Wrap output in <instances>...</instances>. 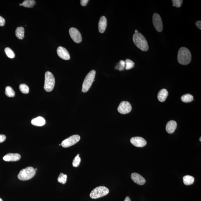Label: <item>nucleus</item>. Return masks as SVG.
I'll use <instances>...</instances> for the list:
<instances>
[{
	"label": "nucleus",
	"mask_w": 201,
	"mask_h": 201,
	"mask_svg": "<svg viewBox=\"0 0 201 201\" xmlns=\"http://www.w3.org/2000/svg\"><path fill=\"white\" fill-rule=\"evenodd\" d=\"M196 25L200 29H201V21H198L196 22Z\"/></svg>",
	"instance_id": "72a5a7b5"
},
{
	"label": "nucleus",
	"mask_w": 201,
	"mask_h": 201,
	"mask_svg": "<svg viewBox=\"0 0 201 201\" xmlns=\"http://www.w3.org/2000/svg\"><path fill=\"white\" fill-rule=\"evenodd\" d=\"M177 127V123L174 120H171L166 125V130L169 134L174 132Z\"/></svg>",
	"instance_id": "dca6fc26"
},
{
	"label": "nucleus",
	"mask_w": 201,
	"mask_h": 201,
	"mask_svg": "<svg viewBox=\"0 0 201 201\" xmlns=\"http://www.w3.org/2000/svg\"><path fill=\"white\" fill-rule=\"evenodd\" d=\"M5 21L4 18L0 16V26L2 27L5 25Z\"/></svg>",
	"instance_id": "7c9ffc66"
},
{
	"label": "nucleus",
	"mask_w": 201,
	"mask_h": 201,
	"mask_svg": "<svg viewBox=\"0 0 201 201\" xmlns=\"http://www.w3.org/2000/svg\"><path fill=\"white\" fill-rule=\"evenodd\" d=\"M201 138L200 137V139H199V140H200V141H201Z\"/></svg>",
	"instance_id": "ea45409f"
},
{
	"label": "nucleus",
	"mask_w": 201,
	"mask_h": 201,
	"mask_svg": "<svg viewBox=\"0 0 201 201\" xmlns=\"http://www.w3.org/2000/svg\"><path fill=\"white\" fill-rule=\"evenodd\" d=\"M5 52L8 57L9 58H14L15 57V54L12 49L9 47H6L5 49Z\"/></svg>",
	"instance_id": "393cba45"
},
{
	"label": "nucleus",
	"mask_w": 201,
	"mask_h": 201,
	"mask_svg": "<svg viewBox=\"0 0 201 201\" xmlns=\"http://www.w3.org/2000/svg\"><path fill=\"white\" fill-rule=\"evenodd\" d=\"M19 5L20 6H22V4H19Z\"/></svg>",
	"instance_id": "4c0bfd02"
},
{
	"label": "nucleus",
	"mask_w": 201,
	"mask_h": 201,
	"mask_svg": "<svg viewBox=\"0 0 201 201\" xmlns=\"http://www.w3.org/2000/svg\"><path fill=\"white\" fill-rule=\"evenodd\" d=\"M132 107L129 102L123 101L120 103L118 108V112L121 114H126L131 111Z\"/></svg>",
	"instance_id": "9d476101"
},
{
	"label": "nucleus",
	"mask_w": 201,
	"mask_h": 201,
	"mask_svg": "<svg viewBox=\"0 0 201 201\" xmlns=\"http://www.w3.org/2000/svg\"><path fill=\"white\" fill-rule=\"evenodd\" d=\"M80 136L78 135H73L67 138L62 141L61 145L63 147L66 148L76 144L80 141Z\"/></svg>",
	"instance_id": "0eeeda50"
},
{
	"label": "nucleus",
	"mask_w": 201,
	"mask_h": 201,
	"mask_svg": "<svg viewBox=\"0 0 201 201\" xmlns=\"http://www.w3.org/2000/svg\"><path fill=\"white\" fill-rule=\"evenodd\" d=\"M21 158V155L19 154L9 153L3 157V159L7 162H15L19 161Z\"/></svg>",
	"instance_id": "4468645a"
},
{
	"label": "nucleus",
	"mask_w": 201,
	"mask_h": 201,
	"mask_svg": "<svg viewBox=\"0 0 201 201\" xmlns=\"http://www.w3.org/2000/svg\"><path fill=\"white\" fill-rule=\"evenodd\" d=\"M67 175L66 174H64L63 173H61L59 175L57 180L59 182L63 184H65L66 182Z\"/></svg>",
	"instance_id": "a878e982"
},
{
	"label": "nucleus",
	"mask_w": 201,
	"mask_h": 201,
	"mask_svg": "<svg viewBox=\"0 0 201 201\" xmlns=\"http://www.w3.org/2000/svg\"><path fill=\"white\" fill-rule=\"evenodd\" d=\"M55 83V78L53 74L50 72H46L44 85V89L47 92L52 91L54 88Z\"/></svg>",
	"instance_id": "39448f33"
},
{
	"label": "nucleus",
	"mask_w": 201,
	"mask_h": 201,
	"mask_svg": "<svg viewBox=\"0 0 201 201\" xmlns=\"http://www.w3.org/2000/svg\"><path fill=\"white\" fill-rule=\"evenodd\" d=\"M109 190L104 186H99L92 191L90 194V197L93 199H97L107 195Z\"/></svg>",
	"instance_id": "423d86ee"
},
{
	"label": "nucleus",
	"mask_w": 201,
	"mask_h": 201,
	"mask_svg": "<svg viewBox=\"0 0 201 201\" xmlns=\"http://www.w3.org/2000/svg\"><path fill=\"white\" fill-rule=\"evenodd\" d=\"M95 74L96 71L95 70L90 71L87 74L82 84V91L83 93H87L90 90L93 82L95 81Z\"/></svg>",
	"instance_id": "20e7f679"
},
{
	"label": "nucleus",
	"mask_w": 201,
	"mask_h": 201,
	"mask_svg": "<svg viewBox=\"0 0 201 201\" xmlns=\"http://www.w3.org/2000/svg\"><path fill=\"white\" fill-rule=\"evenodd\" d=\"M107 26V20L104 16H102L100 18L98 23V30L101 33L105 32Z\"/></svg>",
	"instance_id": "2eb2a0df"
},
{
	"label": "nucleus",
	"mask_w": 201,
	"mask_h": 201,
	"mask_svg": "<svg viewBox=\"0 0 201 201\" xmlns=\"http://www.w3.org/2000/svg\"><path fill=\"white\" fill-rule=\"evenodd\" d=\"M80 161H81V159L80 157V154H78L73 159V162H72V165L73 167H78L80 165Z\"/></svg>",
	"instance_id": "c85d7f7f"
},
{
	"label": "nucleus",
	"mask_w": 201,
	"mask_h": 201,
	"mask_svg": "<svg viewBox=\"0 0 201 201\" xmlns=\"http://www.w3.org/2000/svg\"><path fill=\"white\" fill-rule=\"evenodd\" d=\"M153 23L156 31L159 32L163 30V23L160 16L157 13H155L153 15Z\"/></svg>",
	"instance_id": "6e6552de"
},
{
	"label": "nucleus",
	"mask_w": 201,
	"mask_h": 201,
	"mask_svg": "<svg viewBox=\"0 0 201 201\" xmlns=\"http://www.w3.org/2000/svg\"><path fill=\"white\" fill-rule=\"evenodd\" d=\"M35 170H36V171L37 170V168H36V169H35Z\"/></svg>",
	"instance_id": "58836bf2"
},
{
	"label": "nucleus",
	"mask_w": 201,
	"mask_h": 201,
	"mask_svg": "<svg viewBox=\"0 0 201 201\" xmlns=\"http://www.w3.org/2000/svg\"><path fill=\"white\" fill-rule=\"evenodd\" d=\"M125 68V62L124 60H120L119 63H117L115 66V69L119 71H122Z\"/></svg>",
	"instance_id": "bb28decb"
},
{
	"label": "nucleus",
	"mask_w": 201,
	"mask_h": 201,
	"mask_svg": "<svg viewBox=\"0 0 201 201\" xmlns=\"http://www.w3.org/2000/svg\"><path fill=\"white\" fill-rule=\"evenodd\" d=\"M131 177L133 182L136 183L138 185H144L146 182L145 179L142 176L136 173H133L132 174H131Z\"/></svg>",
	"instance_id": "ddd939ff"
},
{
	"label": "nucleus",
	"mask_w": 201,
	"mask_h": 201,
	"mask_svg": "<svg viewBox=\"0 0 201 201\" xmlns=\"http://www.w3.org/2000/svg\"><path fill=\"white\" fill-rule=\"evenodd\" d=\"M70 36L74 42L80 43L82 41L81 34L78 29L75 28H71L69 30Z\"/></svg>",
	"instance_id": "1a4fd4ad"
},
{
	"label": "nucleus",
	"mask_w": 201,
	"mask_h": 201,
	"mask_svg": "<svg viewBox=\"0 0 201 201\" xmlns=\"http://www.w3.org/2000/svg\"><path fill=\"white\" fill-rule=\"evenodd\" d=\"M6 139V137L5 135H0V143H2Z\"/></svg>",
	"instance_id": "2f4dec72"
},
{
	"label": "nucleus",
	"mask_w": 201,
	"mask_h": 201,
	"mask_svg": "<svg viewBox=\"0 0 201 201\" xmlns=\"http://www.w3.org/2000/svg\"><path fill=\"white\" fill-rule=\"evenodd\" d=\"M36 173L35 169L31 166H29L22 169L20 171L18 174V179L22 181L29 180L34 177Z\"/></svg>",
	"instance_id": "7ed1b4c3"
},
{
	"label": "nucleus",
	"mask_w": 201,
	"mask_h": 201,
	"mask_svg": "<svg viewBox=\"0 0 201 201\" xmlns=\"http://www.w3.org/2000/svg\"><path fill=\"white\" fill-rule=\"evenodd\" d=\"M183 181L186 185H192L194 182V178L192 176L187 175L183 178Z\"/></svg>",
	"instance_id": "aec40b11"
},
{
	"label": "nucleus",
	"mask_w": 201,
	"mask_h": 201,
	"mask_svg": "<svg viewBox=\"0 0 201 201\" xmlns=\"http://www.w3.org/2000/svg\"><path fill=\"white\" fill-rule=\"evenodd\" d=\"M177 59L178 62L181 65H188L192 60V54L190 51L185 47L180 48L178 52Z\"/></svg>",
	"instance_id": "f257e3e1"
},
{
	"label": "nucleus",
	"mask_w": 201,
	"mask_h": 201,
	"mask_svg": "<svg viewBox=\"0 0 201 201\" xmlns=\"http://www.w3.org/2000/svg\"><path fill=\"white\" fill-rule=\"evenodd\" d=\"M181 100L184 103H189L193 100V97L190 94H186L181 97Z\"/></svg>",
	"instance_id": "4be33fe9"
},
{
	"label": "nucleus",
	"mask_w": 201,
	"mask_h": 201,
	"mask_svg": "<svg viewBox=\"0 0 201 201\" xmlns=\"http://www.w3.org/2000/svg\"><path fill=\"white\" fill-rule=\"evenodd\" d=\"M19 88L20 90L22 93L27 94L29 93V87L26 84H21L19 85Z\"/></svg>",
	"instance_id": "cd10ccee"
},
{
	"label": "nucleus",
	"mask_w": 201,
	"mask_h": 201,
	"mask_svg": "<svg viewBox=\"0 0 201 201\" xmlns=\"http://www.w3.org/2000/svg\"><path fill=\"white\" fill-rule=\"evenodd\" d=\"M57 52L59 56L63 60H69L70 59V53L65 48L59 46L57 49Z\"/></svg>",
	"instance_id": "f8f14e48"
},
{
	"label": "nucleus",
	"mask_w": 201,
	"mask_h": 201,
	"mask_svg": "<svg viewBox=\"0 0 201 201\" xmlns=\"http://www.w3.org/2000/svg\"><path fill=\"white\" fill-rule=\"evenodd\" d=\"M36 1L34 0H26L22 2V6L25 7L32 8L36 5Z\"/></svg>",
	"instance_id": "412c9836"
},
{
	"label": "nucleus",
	"mask_w": 201,
	"mask_h": 201,
	"mask_svg": "<svg viewBox=\"0 0 201 201\" xmlns=\"http://www.w3.org/2000/svg\"><path fill=\"white\" fill-rule=\"evenodd\" d=\"M173 6L177 8H180L182 6L183 1L182 0H173Z\"/></svg>",
	"instance_id": "c756f323"
},
{
	"label": "nucleus",
	"mask_w": 201,
	"mask_h": 201,
	"mask_svg": "<svg viewBox=\"0 0 201 201\" xmlns=\"http://www.w3.org/2000/svg\"><path fill=\"white\" fill-rule=\"evenodd\" d=\"M5 94L6 95L9 97H13L15 95V92L13 90L12 87L8 86L5 88Z\"/></svg>",
	"instance_id": "5701e85b"
},
{
	"label": "nucleus",
	"mask_w": 201,
	"mask_h": 201,
	"mask_svg": "<svg viewBox=\"0 0 201 201\" xmlns=\"http://www.w3.org/2000/svg\"><path fill=\"white\" fill-rule=\"evenodd\" d=\"M125 69L129 70L134 67L135 63L129 59H127L125 61Z\"/></svg>",
	"instance_id": "b1692460"
},
{
	"label": "nucleus",
	"mask_w": 201,
	"mask_h": 201,
	"mask_svg": "<svg viewBox=\"0 0 201 201\" xmlns=\"http://www.w3.org/2000/svg\"><path fill=\"white\" fill-rule=\"evenodd\" d=\"M138 32V31L137 30H135V33H137Z\"/></svg>",
	"instance_id": "c9c22d12"
},
{
	"label": "nucleus",
	"mask_w": 201,
	"mask_h": 201,
	"mask_svg": "<svg viewBox=\"0 0 201 201\" xmlns=\"http://www.w3.org/2000/svg\"><path fill=\"white\" fill-rule=\"evenodd\" d=\"M15 35L16 37L20 39H22L24 37V29L22 27L16 28L15 31Z\"/></svg>",
	"instance_id": "6ab92c4d"
},
{
	"label": "nucleus",
	"mask_w": 201,
	"mask_h": 201,
	"mask_svg": "<svg viewBox=\"0 0 201 201\" xmlns=\"http://www.w3.org/2000/svg\"><path fill=\"white\" fill-rule=\"evenodd\" d=\"M0 201H3L2 199L1 198H0Z\"/></svg>",
	"instance_id": "e433bc0d"
},
{
	"label": "nucleus",
	"mask_w": 201,
	"mask_h": 201,
	"mask_svg": "<svg viewBox=\"0 0 201 201\" xmlns=\"http://www.w3.org/2000/svg\"><path fill=\"white\" fill-rule=\"evenodd\" d=\"M31 124L37 126H42L45 125L46 120L44 118L41 116L33 118L31 121Z\"/></svg>",
	"instance_id": "f3484780"
},
{
	"label": "nucleus",
	"mask_w": 201,
	"mask_h": 201,
	"mask_svg": "<svg viewBox=\"0 0 201 201\" xmlns=\"http://www.w3.org/2000/svg\"><path fill=\"white\" fill-rule=\"evenodd\" d=\"M169 95L167 90L165 89H163L160 90L158 94V98L159 101L163 102L165 101Z\"/></svg>",
	"instance_id": "a211bd4d"
},
{
	"label": "nucleus",
	"mask_w": 201,
	"mask_h": 201,
	"mask_svg": "<svg viewBox=\"0 0 201 201\" xmlns=\"http://www.w3.org/2000/svg\"><path fill=\"white\" fill-rule=\"evenodd\" d=\"M89 1L88 0H81L80 1V4L82 6H85L88 3Z\"/></svg>",
	"instance_id": "473e14b6"
},
{
	"label": "nucleus",
	"mask_w": 201,
	"mask_h": 201,
	"mask_svg": "<svg viewBox=\"0 0 201 201\" xmlns=\"http://www.w3.org/2000/svg\"><path fill=\"white\" fill-rule=\"evenodd\" d=\"M131 142L133 145L140 148L144 147L147 144L146 140L140 137H135L131 138Z\"/></svg>",
	"instance_id": "9b49d317"
},
{
	"label": "nucleus",
	"mask_w": 201,
	"mask_h": 201,
	"mask_svg": "<svg viewBox=\"0 0 201 201\" xmlns=\"http://www.w3.org/2000/svg\"><path fill=\"white\" fill-rule=\"evenodd\" d=\"M133 42L137 47L143 52H146L149 49L147 40L142 34L138 32L133 34Z\"/></svg>",
	"instance_id": "f03ea898"
},
{
	"label": "nucleus",
	"mask_w": 201,
	"mask_h": 201,
	"mask_svg": "<svg viewBox=\"0 0 201 201\" xmlns=\"http://www.w3.org/2000/svg\"><path fill=\"white\" fill-rule=\"evenodd\" d=\"M124 201H131V199L129 197L127 196L126 197V198H125Z\"/></svg>",
	"instance_id": "f704fd0d"
}]
</instances>
